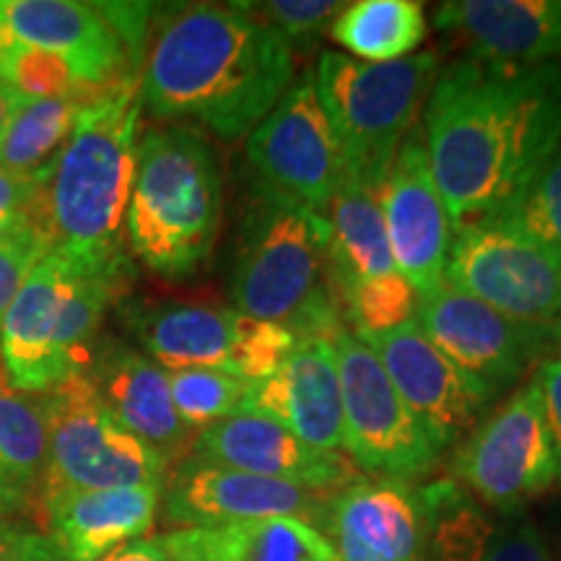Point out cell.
Listing matches in <instances>:
<instances>
[{"instance_id": "1", "label": "cell", "mask_w": 561, "mask_h": 561, "mask_svg": "<svg viewBox=\"0 0 561 561\" xmlns=\"http://www.w3.org/2000/svg\"><path fill=\"white\" fill-rule=\"evenodd\" d=\"M421 133L453 229L502 214L561 149V60L447 62Z\"/></svg>"}, {"instance_id": "2", "label": "cell", "mask_w": 561, "mask_h": 561, "mask_svg": "<svg viewBox=\"0 0 561 561\" xmlns=\"http://www.w3.org/2000/svg\"><path fill=\"white\" fill-rule=\"evenodd\" d=\"M138 76L140 102L157 121L240 140L276 107L297 70L289 45L240 3H203L159 26Z\"/></svg>"}, {"instance_id": "3", "label": "cell", "mask_w": 561, "mask_h": 561, "mask_svg": "<svg viewBox=\"0 0 561 561\" xmlns=\"http://www.w3.org/2000/svg\"><path fill=\"white\" fill-rule=\"evenodd\" d=\"M140 76H125L81 112L42 180L32 219L55 255L83 271L130 263L125 219L136 180Z\"/></svg>"}, {"instance_id": "4", "label": "cell", "mask_w": 561, "mask_h": 561, "mask_svg": "<svg viewBox=\"0 0 561 561\" xmlns=\"http://www.w3.org/2000/svg\"><path fill=\"white\" fill-rule=\"evenodd\" d=\"M234 310L333 341L343 314L331 280V221L297 201L255 187L229 278Z\"/></svg>"}, {"instance_id": "5", "label": "cell", "mask_w": 561, "mask_h": 561, "mask_svg": "<svg viewBox=\"0 0 561 561\" xmlns=\"http://www.w3.org/2000/svg\"><path fill=\"white\" fill-rule=\"evenodd\" d=\"M221 210V170L208 140L187 125L144 130L125 219L133 255L159 276H191L214 250Z\"/></svg>"}, {"instance_id": "6", "label": "cell", "mask_w": 561, "mask_h": 561, "mask_svg": "<svg viewBox=\"0 0 561 561\" xmlns=\"http://www.w3.org/2000/svg\"><path fill=\"white\" fill-rule=\"evenodd\" d=\"M442 68L437 53L392 62H364L325 53L312 70L318 100L339 140L346 178L382 182Z\"/></svg>"}, {"instance_id": "7", "label": "cell", "mask_w": 561, "mask_h": 561, "mask_svg": "<svg viewBox=\"0 0 561 561\" xmlns=\"http://www.w3.org/2000/svg\"><path fill=\"white\" fill-rule=\"evenodd\" d=\"M121 322L161 369H216L250 382L271 377L299 341L276 322L195 301H123Z\"/></svg>"}, {"instance_id": "8", "label": "cell", "mask_w": 561, "mask_h": 561, "mask_svg": "<svg viewBox=\"0 0 561 561\" xmlns=\"http://www.w3.org/2000/svg\"><path fill=\"white\" fill-rule=\"evenodd\" d=\"M39 398L47 416V462L39 496L125 486L164 489L172 466L117 424L87 371L58 382Z\"/></svg>"}, {"instance_id": "9", "label": "cell", "mask_w": 561, "mask_h": 561, "mask_svg": "<svg viewBox=\"0 0 561 561\" xmlns=\"http://www.w3.org/2000/svg\"><path fill=\"white\" fill-rule=\"evenodd\" d=\"M445 284L561 343V261L504 219L455 231Z\"/></svg>"}, {"instance_id": "10", "label": "cell", "mask_w": 561, "mask_h": 561, "mask_svg": "<svg viewBox=\"0 0 561 561\" xmlns=\"http://www.w3.org/2000/svg\"><path fill=\"white\" fill-rule=\"evenodd\" d=\"M343 403V450L380 479L413 481L437 466L439 450L405 405L367 343L351 328L333 339Z\"/></svg>"}, {"instance_id": "11", "label": "cell", "mask_w": 561, "mask_h": 561, "mask_svg": "<svg viewBox=\"0 0 561 561\" xmlns=\"http://www.w3.org/2000/svg\"><path fill=\"white\" fill-rule=\"evenodd\" d=\"M255 187L328 216L346 180V161L318 100L314 76L291 81L276 107L244 140Z\"/></svg>"}, {"instance_id": "12", "label": "cell", "mask_w": 561, "mask_h": 561, "mask_svg": "<svg viewBox=\"0 0 561 561\" xmlns=\"http://www.w3.org/2000/svg\"><path fill=\"white\" fill-rule=\"evenodd\" d=\"M413 320L483 405L520 380L546 346L559 343L553 335L491 310L445 280L416 297Z\"/></svg>"}, {"instance_id": "13", "label": "cell", "mask_w": 561, "mask_h": 561, "mask_svg": "<svg viewBox=\"0 0 561 561\" xmlns=\"http://www.w3.org/2000/svg\"><path fill=\"white\" fill-rule=\"evenodd\" d=\"M453 473L483 504L515 512L559 481L536 382L523 385L455 453Z\"/></svg>"}, {"instance_id": "14", "label": "cell", "mask_w": 561, "mask_h": 561, "mask_svg": "<svg viewBox=\"0 0 561 561\" xmlns=\"http://www.w3.org/2000/svg\"><path fill=\"white\" fill-rule=\"evenodd\" d=\"M380 203L398 273L416 297L437 289L445 280L455 229L419 125L403 138L385 172Z\"/></svg>"}, {"instance_id": "15", "label": "cell", "mask_w": 561, "mask_h": 561, "mask_svg": "<svg viewBox=\"0 0 561 561\" xmlns=\"http://www.w3.org/2000/svg\"><path fill=\"white\" fill-rule=\"evenodd\" d=\"M328 496L187 455L167 476L161 512L174 528H210L265 517H299L318 528Z\"/></svg>"}, {"instance_id": "16", "label": "cell", "mask_w": 561, "mask_h": 561, "mask_svg": "<svg viewBox=\"0 0 561 561\" xmlns=\"http://www.w3.org/2000/svg\"><path fill=\"white\" fill-rule=\"evenodd\" d=\"M318 530L331 541L335 561H421V491L409 481L356 476L328 496Z\"/></svg>"}, {"instance_id": "17", "label": "cell", "mask_w": 561, "mask_h": 561, "mask_svg": "<svg viewBox=\"0 0 561 561\" xmlns=\"http://www.w3.org/2000/svg\"><path fill=\"white\" fill-rule=\"evenodd\" d=\"M388 371L405 405L421 421L437 450L458 445L479 426L483 401L462 380L439 348L426 339L416 320L388 333L359 335Z\"/></svg>"}, {"instance_id": "18", "label": "cell", "mask_w": 561, "mask_h": 561, "mask_svg": "<svg viewBox=\"0 0 561 561\" xmlns=\"http://www.w3.org/2000/svg\"><path fill=\"white\" fill-rule=\"evenodd\" d=\"M0 24L13 39L66 62L87 91H107L133 73L130 50L100 3L0 0Z\"/></svg>"}, {"instance_id": "19", "label": "cell", "mask_w": 561, "mask_h": 561, "mask_svg": "<svg viewBox=\"0 0 561 561\" xmlns=\"http://www.w3.org/2000/svg\"><path fill=\"white\" fill-rule=\"evenodd\" d=\"M87 377L117 424L149 445L174 468L193 450L195 432L180 419L170 390V371L140 348L117 339H100Z\"/></svg>"}, {"instance_id": "20", "label": "cell", "mask_w": 561, "mask_h": 561, "mask_svg": "<svg viewBox=\"0 0 561 561\" xmlns=\"http://www.w3.org/2000/svg\"><path fill=\"white\" fill-rule=\"evenodd\" d=\"M191 455L216 466L286 481L322 494H333L356 479L346 455L318 450L276 421L257 413L231 416L198 432Z\"/></svg>"}, {"instance_id": "21", "label": "cell", "mask_w": 561, "mask_h": 561, "mask_svg": "<svg viewBox=\"0 0 561 561\" xmlns=\"http://www.w3.org/2000/svg\"><path fill=\"white\" fill-rule=\"evenodd\" d=\"M248 413H257L325 453L343 450V403L333 341L299 339L284 364L252 382Z\"/></svg>"}, {"instance_id": "22", "label": "cell", "mask_w": 561, "mask_h": 561, "mask_svg": "<svg viewBox=\"0 0 561 561\" xmlns=\"http://www.w3.org/2000/svg\"><path fill=\"white\" fill-rule=\"evenodd\" d=\"M73 276L76 265L47 252L26 276L5 312L0 328V359L5 380L19 392L42 396L62 382L58 339Z\"/></svg>"}, {"instance_id": "23", "label": "cell", "mask_w": 561, "mask_h": 561, "mask_svg": "<svg viewBox=\"0 0 561 561\" xmlns=\"http://www.w3.org/2000/svg\"><path fill=\"white\" fill-rule=\"evenodd\" d=\"M434 26L468 47V55L512 66L561 60V0H453Z\"/></svg>"}, {"instance_id": "24", "label": "cell", "mask_w": 561, "mask_h": 561, "mask_svg": "<svg viewBox=\"0 0 561 561\" xmlns=\"http://www.w3.org/2000/svg\"><path fill=\"white\" fill-rule=\"evenodd\" d=\"M45 533L62 561H96L138 541L157 523L159 486L58 491L39 496Z\"/></svg>"}, {"instance_id": "25", "label": "cell", "mask_w": 561, "mask_h": 561, "mask_svg": "<svg viewBox=\"0 0 561 561\" xmlns=\"http://www.w3.org/2000/svg\"><path fill=\"white\" fill-rule=\"evenodd\" d=\"M157 543L172 561H335L331 541L299 517L174 528Z\"/></svg>"}, {"instance_id": "26", "label": "cell", "mask_w": 561, "mask_h": 561, "mask_svg": "<svg viewBox=\"0 0 561 561\" xmlns=\"http://www.w3.org/2000/svg\"><path fill=\"white\" fill-rule=\"evenodd\" d=\"M380 185L375 180L346 178L328 208L335 299L354 286L398 273L385 229Z\"/></svg>"}, {"instance_id": "27", "label": "cell", "mask_w": 561, "mask_h": 561, "mask_svg": "<svg viewBox=\"0 0 561 561\" xmlns=\"http://www.w3.org/2000/svg\"><path fill=\"white\" fill-rule=\"evenodd\" d=\"M331 39L364 62L411 58L426 39V13L416 0H356L331 24Z\"/></svg>"}, {"instance_id": "28", "label": "cell", "mask_w": 561, "mask_h": 561, "mask_svg": "<svg viewBox=\"0 0 561 561\" xmlns=\"http://www.w3.org/2000/svg\"><path fill=\"white\" fill-rule=\"evenodd\" d=\"M104 94V91H102ZM94 96H47L30 100L13 117V123L0 140V167L45 180L53 161L58 159L62 146L79 123L81 112Z\"/></svg>"}, {"instance_id": "29", "label": "cell", "mask_w": 561, "mask_h": 561, "mask_svg": "<svg viewBox=\"0 0 561 561\" xmlns=\"http://www.w3.org/2000/svg\"><path fill=\"white\" fill-rule=\"evenodd\" d=\"M419 491L426 517L421 561H481L496 530L473 496L453 479Z\"/></svg>"}, {"instance_id": "30", "label": "cell", "mask_w": 561, "mask_h": 561, "mask_svg": "<svg viewBox=\"0 0 561 561\" xmlns=\"http://www.w3.org/2000/svg\"><path fill=\"white\" fill-rule=\"evenodd\" d=\"M47 462V416L42 398L0 380V468L37 491Z\"/></svg>"}, {"instance_id": "31", "label": "cell", "mask_w": 561, "mask_h": 561, "mask_svg": "<svg viewBox=\"0 0 561 561\" xmlns=\"http://www.w3.org/2000/svg\"><path fill=\"white\" fill-rule=\"evenodd\" d=\"M250 380L216 369H178L170 371L174 409L193 432L248 413Z\"/></svg>"}, {"instance_id": "32", "label": "cell", "mask_w": 561, "mask_h": 561, "mask_svg": "<svg viewBox=\"0 0 561 561\" xmlns=\"http://www.w3.org/2000/svg\"><path fill=\"white\" fill-rule=\"evenodd\" d=\"M341 314L354 325L356 335L388 333L413 320L416 312V291L401 273L396 276L369 280L354 289L339 294Z\"/></svg>"}, {"instance_id": "33", "label": "cell", "mask_w": 561, "mask_h": 561, "mask_svg": "<svg viewBox=\"0 0 561 561\" xmlns=\"http://www.w3.org/2000/svg\"><path fill=\"white\" fill-rule=\"evenodd\" d=\"M496 219L525 231L561 261V149L546 161L517 201L496 214Z\"/></svg>"}, {"instance_id": "34", "label": "cell", "mask_w": 561, "mask_h": 561, "mask_svg": "<svg viewBox=\"0 0 561 561\" xmlns=\"http://www.w3.org/2000/svg\"><path fill=\"white\" fill-rule=\"evenodd\" d=\"M250 16L276 32L289 50L312 47L322 32L331 30L346 3L335 0H268V3H240Z\"/></svg>"}, {"instance_id": "35", "label": "cell", "mask_w": 561, "mask_h": 561, "mask_svg": "<svg viewBox=\"0 0 561 561\" xmlns=\"http://www.w3.org/2000/svg\"><path fill=\"white\" fill-rule=\"evenodd\" d=\"M50 252L42 231L34 227L16 240L0 244V328H3L5 312H9L11 301L16 299L26 276H30L34 265Z\"/></svg>"}, {"instance_id": "36", "label": "cell", "mask_w": 561, "mask_h": 561, "mask_svg": "<svg viewBox=\"0 0 561 561\" xmlns=\"http://www.w3.org/2000/svg\"><path fill=\"white\" fill-rule=\"evenodd\" d=\"M481 561H551V551L541 530L523 520L496 530Z\"/></svg>"}, {"instance_id": "37", "label": "cell", "mask_w": 561, "mask_h": 561, "mask_svg": "<svg viewBox=\"0 0 561 561\" xmlns=\"http://www.w3.org/2000/svg\"><path fill=\"white\" fill-rule=\"evenodd\" d=\"M0 561H62L50 536L26 520L0 523Z\"/></svg>"}, {"instance_id": "38", "label": "cell", "mask_w": 561, "mask_h": 561, "mask_svg": "<svg viewBox=\"0 0 561 561\" xmlns=\"http://www.w3.org/2000/svg\"><path fill=\"white\" fill-rule=\"evenodd\" d=\"M538 396H541V409L546 426H549V437L557 455V471L561 481V356L543 362L541 369L533 377Z\"/></svg>"}, {"instance_id": "39", "label": "cell", "mask_w": 561, "mask_h": 561, "mask_svg": "<svg viewBox=\"0 0 561 561\" xmlns=\"http://www.w3.org/2000/svg\"><path fill=\"white\" fill-rule=\"evenodd\" d=\"M42 180L0 167V216L32 214Z\"/></svg>"}, {"instance_id": "40", "label": "cell", "mask_w": 561, "mask_h": 561, "mask_svg": "<svg viewBox=\"0 0 561 561\" xmlns=\"http://www.w3.org/2000/svg\"><path fill=\"white\" fill-rule=\"evenodd\" d=\"M34 502L39 504L37 491L26 489L24 483H19L0 468V523L16 520V515L30 510Z\"/></svg>"}, {"instance_id": "41", "label": "cell", "mask_w": 561, "mask_h": 561, "mask_svg": "<svg viewBox=\"0 0 561 561\" xmlns=\"http://www.w3.org/2000/svg\"><path fill=\"white\" fill-rule=\"evenodd\" d=\"M96 561H172L167 557L164 549L157 543V538H138V541H130L121 546V549L110 551L107 557Z\"/></svg>"}, {"instance_id": "42", "label": "cell", "mask_w": 561, "mask_h": 561, "mask_svg": "<svg viewBox=\"0 0 561 561\" xmlns=\"http://www.w3.org/2000/svg\"><path fill=\"white\" fill-rule=\"evenodd\" d=\"M26 102H30V96H24L19 89H13L9 81L0 79V140H3L13 117L19 115V110L24 107Z\"/></svg>"}, {"instance_id": "43", "label": "cell", "mask_w": 561, "mask_h": 561, "mask_svg": "<svg viewBox=\"0 0 561 561\" xmlns=\"http://www.w3.org/2000/svg\"><path fill=\"white\" fill-rule=\"evenodd\" d=\"M37 227L32 219V214H5L0 216V244L16 240V237L26 234V231Z\"/></svg>"}]
</instances>
